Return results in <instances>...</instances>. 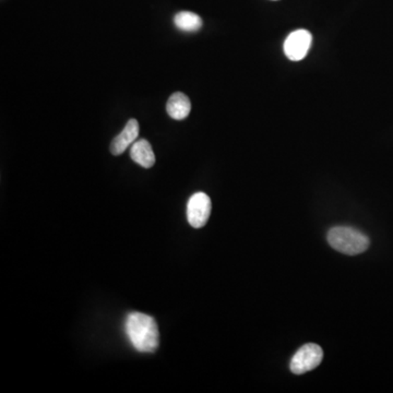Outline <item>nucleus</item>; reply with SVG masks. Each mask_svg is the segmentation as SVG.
<instances>
[{"instance_id": "obj_8", "label": "nucleus", "mask_w": 393, "mask_h": 393, "mask_svg": "<svg viewBox=\"0 0 393 393\" xmlns=\"http://www.w3.org/2000/svg\"><path fill=\"white\" fill-rule=\"evenodd\" d=\"M130 157L135 163L144 169H151L155 164V155L152 147H151L150 142L144 139L136 141L132 144Z\"/></svg>"}, {"instance_id": "obj_1", "label": "nucleus", "mask_w": 393, "mask_h": 393, "mask_svg": "<svg viewBox=\"0 0 393 393\" xmlns=\"http://www.w3.org/2000/svg\"><path fill=\"white\" fill-rule=\"evenodd\" d=\"M126 334L140 353H153L160 346V332L154 318L142 312H131L126 319Z\"/></svg>"}, {"instance_id": "obj_7", "label": "nucleus", "mask_w": 393, "mask_h": 393, "mask_svg": "<svg viewBox=\"0 0 393 393\" xmlns=\"http://www.w3.org/2000/svg\"><path fill=\"white\" fill-rule=\"evenodd\" d=\"M167 114L172 117L173 120H183L188 117L191 110V103L188 96L176 92L169 96L166 104Z\"/></svg>"}, {"instance_id": "obj_6", "label": "nucleus", "mask_w": 393, "mask_h": 393, "mask_svg": "<svg viewBox=\"0 0 393 393\" xmlns=\"http://www.w3.org/2000/svg\"><path fill=\"white\" fill-rule=\"evenodd\" d=\"M139 136V123L136 120H130L125 126L124 130L118 136L115 137L110 143V150L113 155H120L127 148L134 144Z\"/></svg>"}, {"instance_id": "obj_2", "label": "nucleus", "mask_w": 393, "mask_h": 393, "mask_svg": "<svg viewBox=\"0 0 393 393\" xmlns=\"http://www.w3.org/2000/svg\"><path fill=\"white\" fill-rule=\"evenodd\" d=\"M328 241L334 249L348 256L364 253L370 245L368 236L350 227H336L330 229Z\"/></svg>"}, {"instance_id": "obj_9", "label": "nucleus", "mask_w": 393, "mask_h": 393, "mask_svg": "<svg viewBox=\"0 0 393 393\" xmlns=\"http://www.w3.org/2000/svg\"><path fill=\"white\" fill-rule=\"evenodd\" d=\"M175 25L181 31L197 32L203 26V19L190 11H181L175 16Z\"/></svg>"}, {"instance_id": "obj_4", "label": "nucleus", "mask_w": 393, "mask_h": 393, "mask_svg": "<svg viewBox=\"0 0 393 393\" xmlns=\"http://www.w3.org/2000/svg\"><path fill=\"white\" fill-rule=\"evenodd\" d=\"M212 203L209 195L205 193H197L191 195L187 203V220L195 229H200L207 224L211 215Z\"/></svg>"}, {"instance_id": "obj_5", "label": "nucleus", "mask_w": 393, "mask_h": 393, "mask_svg": "<svg viewBox=\"0 0 393 393\" xmlns=\"http://www.w3.org/2000/svg\"><path fill=\"white\" fill-rule=\"evenodd\" d=\"M312 43V36L307 30H297L292 32L284 42V52L292 62L304 59L309 52Z\"/></svg>"}, {"instance_id": "obj_10", "label": "nucleus", "mask_w": 393, "mask_h": 393, "mask_svg": "<svg viewBox=\"0 0 393 393\" xmlns=\"http://www.w3.org/2000/svg\"><path fill=\"white\" fill-rule=\"evenodd\" d=\"M272 1H277V0H272Z\"/></svg>"}, {"instance_id": "obj_3", "label": "nucleus", "mask_w": 393, "mask_h": 393, "mask_svg": "<svg viewBox=\"0 0 393 393\" xmlns=\"http://www.w3.org/2000/svg\"><path fill=\"white\" fill-rule=\"evenodd\" d=\"M324 358V351L317 344L308 343L302 346L292 358L290 368L293 374L302 375L317 368Z\"/></svg>"}]
</instances>
